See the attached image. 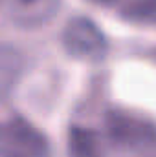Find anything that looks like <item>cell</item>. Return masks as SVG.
Wrapping results in <instances>:
<instances>
[{
    "mask_svg": "<svg viewBox=\"0 0 156 157\" xmlns=\"http://www.w3.org/2000/svg\"><path fill=\"white\" fill-rule=\"evenodd\" d=\"M68 150L72 157H103L99 135L88 128H72L68 137Z\"/></svg>",
    "mask_w": 156,
    "mask_h": 157,
    "instance_id": "5",
    "label": "cell"
},
{
    "mask_svg": "<svg viewBox=\"0 0 156 157\" xmlns=\"http://www.w3.org/2000/svg\"><path fill=\"white\" fill-rule=\"evenodd\" d=\"M110 130L114 137L129 146H138V144H149L156 139L154 128L143 121H138L134 117H123L116 115L110 121Z\"/></svg>",
    "mask_w": 156,
    "mask_h": 157,
    "instance_id": "4",
    "label": "cell"
},
{
    "mask_svg": "<svg viewBox=\"0 0 156 157\" xmlns=\"http://www.w3.org/2000/svg\"><path fill=\"white\" fill-rule=\"evenodd\" d=\"M63 46L77 59L97 60L107 51V39L96 22L86 17H76L63 29Z\"/></svg>",
    "mask_w": 156,
    "mask_h": 157,
    "instance_id": "2",
    "label": "cell"
},
{
    "mask_svg": "<svg viewBox=\"0 0 156 157\" xmlns=\"http://www.w3.org/2000/svg\"><path fill=\"white\" fill-rule=\"evenodd\" d=\"M0 157H50L46 137L26 121L0 124Z\"/></svg>",
    "mask_w": 156,
    "mask_h": 157,
    "instance_id": "1",
    "label": "cell"
},
{
    "mask_svg": "<svg viewBox=\"0 0 156 157\" xmlns=\"http://www.w3.org/2000/svg\"><path fill=\"white\" fill-rule=\"evenodd\" d=\"M20 66L22 60L13 48H0V88L13 82Z\"/></svg>",
    "mask_w": 156,
    "mask_h": 157,
    "instance_id": "6",
    "label": "cell"
},
{
    "mask_svg": "<svg viewBox=\"0 0 156 157\" xmlns=\"http://www.w3.org/2000/svg\"><path fill=\"white\" fill-rule=\"evenodd\" d=\"M97 2H103V4H114L117 0H97Z\"/></svg>",
    "mask_w": 156,
    "mask_h": 157,
    "instance_id": "7",
    "label": "cell"
},
{
    "mask_svg": "<svg viewBox=\"0 0 156 157\" xmlns=\"http://www.w3.org/2000/svg\"><path fill=\"white\" fill-rule=\"evenodd\" d=\"M9 18L24 28L46 24L59 9V0H2Z\"/></svg>",
    "mask_w": 156,
    "mask_h": 157,
    "instance_id": "3",
    "label": "cell"
}]
</instances>
